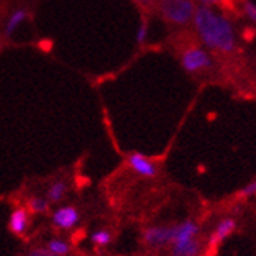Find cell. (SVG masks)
I'll return each mask as SVG.
<instances>
[{"label": "cell", "instance_id": "cell-1", "mask_svg": "<svg viewBox=\"0 0 256 256\" xmlns=\"http://www.w3.org/2000/svg\"><path fill=\"white\" fill-rule=\"evenodd\" d=\"M192 22L204 47L222 54H230L234 50L236 34L233 24L222 12H217L212 6L198 5Z\"/></svg>", "mask_w": 256, "mask_h": 256}, {"label": "cell", "instance_id": "cell-7", "mask_svg": "<svg viewBox=\"0 0 256 256\" xmlns=\"http://www.w3.org/2000/svg\"><path fill=\"white\" fill-rule=\"evenodd\" d=\"M32 224V214L25 206H19L14 208L10 214V220H8V226L10 232L16 236H24L27 233V230Z\"/></svg>", "mask_w": 256, "mask_h": 256}, {"label": "cell", "instance_id": "cell-13", "mask_svg": "<svg viewBox=\"0 0 256 256\" xmlns=\"http://www.w3.org/2000/svg\"><path fill=\"white\" fill-rule=\"evenodd\" d=\"M27 18V10H16L14 12L11 14V18L8 19V22H6V25H5V36L6 38H10L12 33H14V30L18 28V25Z\"/></svg>", "mask_w": 256, "mask_h": 256}, {"label": "cell", "instance_id": "cell-3", "mask_svg": "<svg viewBox=\"0 0 256 256\" xmlns=\"http://www.w3.org/2000/svg\"><path fill=\"white\" fill-rule=\"evenodd\" d=\"M176 228L178 224L148 226L142 232V240L146 246L152 248H162L166 246H172V242L176 236Z\"/></svg>", "mask_w": 256, "mask_h": 256}, {"label": "cell", "instance_id": "cell-5", "mask_svg": "<svg viewBox=\"0 0 256 256\" xmlns=\"http://www.w3.org/2000/svg\"><path fill=\"white\" fill-rule=\"evenodd\" d=\"M50 220H52V225L56 230L70 232V230H74L76 225L80 224L82 214L75 206H72V204H64V206H60L52 212Z\"/></svg>", "mask_w": 256, "mask_h": 256}, {"label": "cell", "instance_id": "cell-17", "mask_svg": "<svg viewBox=\"0 0 256 256\" xmlns=\"http://www.w3.org/2000/svg\"><path fill=\"white\" fill-rule=\"evenodd\" d=\"M147 34H148V25H147L146 20H142V22H140V25H139V28H138V33H136V41H138V44L146 42Z\"/></svg>", "mask_w": 256, "mask_h": 256}, {"label": "cell", "instance_id": "cell-11", "mask_svg": "<svg viewBox=\"0 0 256 256\" xmlns=\"http://www.w3.org/2000/svg\"><path fill=\"white\" fill-rule=\"evenodd\" d=\"M46 247L55 253L56 256H69L70 252H72V246H70V242L66 240V239H62V238H52V239H48L46 242Z\"/></svg>", "mask_w": 256, "mask_h": 256}, {"label": "cell", "instance_id": "cell-9", "mask_svg": "<svg viewBox=\"0 0 256 256\" xmlns=\"http://www.w3.org/2000/svg\"><path fill=\"white\" fill-rule=\"evenodd\" d=\"M202 242L198 239H192L184 244H174L170 256H200Z\"/></svg>", "mask_w": 256, "mask_h": 256}, {"label": "cell", "instance_id": "cell-18", "mask_svg": "<svg viewBox=\"0 0 256 256\" xmlns=\"http://www.w3.org/2000/svg\"><path fill=\"white\" fill-rule=\"evenodd\" d=\"M25 256H56V254L52 253L44 246V247H34V248H32L30 252H27V254H25Z\"/></svg>", "mask_w": 256, "mask_h": 256}, {"label": "cell", "instance_id": "cell-4", "mask_svg": "<svg viewBox=\"0 0 256 256\" xmlns=\"http://www.w3.org/2000/svg\"><path fill=\"white\" fill-rule=\"evenodd\" d=\"M182 66L189 74H197L210 69L212 66V58L202 47H189L182 54Z\"/></svg>", "mask_w": 256, "mask_h": 256}, {"label": "cell", "instance_id": "cell-19", "mask_svg": "<svg viewBox=\"0 0 256 256\" xmlns=\"http://www.w3.org/2000/svg\"><path fill=\"white\" fill-rule=\"evenodd\" d=\"M198 5H203V6H214V5H219L222 0H197Z\"/></svg>", "mask_w": 256, "mask_h": 256}, {"label": "cell", "instance_id": "cell-16", "mask_svg": "<svg viewBox=\"0 0 256 256\" xmlns=\"http://www.w3.org/2000/svg\"><path fill=\"white\" fill-rule=\"evenodd\" d=\"M244 12H246V16L256 24V4L252 2V0H246L244 2Z\"/></svg>", "mask_w": 256, "mask_h": 256}, {"label": "cell", "instance_id": "cell-14", "mask_svg": "<svg viewBox=\"0 0 256 256\" xmlns=\"http://www.w3.org/2000/svg\"><path fill=\"white\" fill-rule=\"evenodd\" d=\"M89 239H91V242L94 246L97 247H106L111 244L112 240V234L110 230H105V228H100V230H96V232L89 236Z\"/></svg>", "mask_w": 256, "mask_h": 256}, {"label": "cell", "instance_id": "cell-10", "mask_svg": "<svg viewBox=\"0 0 256 256\" xmlns=\"http://www.w3.org/2000/svg\"><path fill=\"white\" fill-rule=\"evenodd\" d=\"M66 192H68V183L64 180H56L48 186L46 192V198L48 200L50 204H58L64 198V196H66Z\"/></svg>", "mask_w": 256, "mask_h": 256}, {"label": "cell", "instance_id": "cell-15", "mask_svg": "<svg viewBox=\"0 0 256 256\" xmlns=\"http://www.w3.org/2000/svg\"><path fill=\"white\" fill-rule=\"evenodd\" d=\"M254 196H256V180L246 184L238 194V197H240V198H250V197H254Z\"/></svg>", "mask_w": 256, "mask_h": 256}, {"label": "cell", "instance_id": "cell-2", "mask_svg": "<svg viewBox=\"0 0 256 256\" xmlns=\"http://www.w3.org/2000/svg\"><path fill=\"white\" fill-rule=\"evenodd\" d=\"M192 0H160L161 16L174 25H188L196 12Z\"/></svg>", "mask_w": 256, "mask_h": 256}, {"label": "cell", "instance_id": "cell-12", "mask_svg": "<svg viewBox=\"0 0 256 256\" xmlns=\"http://www.w3.org/2000/svg\"><path fill=\"white\" fill-rule=\"evenodd\" d=\"M25 208L30 211V214H46L50 210V203L46 197H30Z\"/></svg>", "mask_w": 256, "mask_h": 256}, {"label": "cell", "instance_id": "cell-20", "mask_svg": "<svg viewBox=\"0 0 256 256\" xmlns=\"http://www.w3.org/2000/svg\"><path fill=\"white\" fill-rule=\"evenodd\" d=\"M134 2H138V4H140V5H144V6L152 5V0H134Z\"/></svg>", "mask_w": 256, "mask_h": 256}, {"label": "cell", "instance_id": "cell-6", "mask_svg": "<svg viewBox=\"0 0 256 256\" xmlns=\"http://www.w3.org/2000/svg\"><path fill=\"white\" fill-rule=\"evenodd\" d=\"M128 161V166H130V169L140 175V176H144V178H155L158 175V168H156V164L150 161L146 155H142V153H130L126 158Z\"/></svg>", "mask_w": 256, "mask_h": 256}, {"label": "cell", "instance_id": "cell-8", "mask_svg": "<svg viewBox=\"0 0 256 256\" xmlns=\"http://www.w3.org/2000/svg\"><path fill=\"white\" fill-rule=\"evenodd\" d=\"M236 225H238V222H236V219H233V217H224V219L216 225L214 232L210 236V246L216 247V246L222 244V242L236 230Z\"/></svg>", "mask_w": 256, "mask_h": 256}]
</instances>
